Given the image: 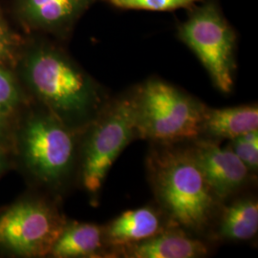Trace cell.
Instances as JSON below:
<instances>
[{"instance_id": "1", "label": "cell", "mask_w": 258, "mask_h": 258, "mask_svg": "<svg viewBox=\"0 0 258 258\" xmlns=\"http://www.w3.org/2000/svg\"><path fill=\"white\" fill-rule=\"evenodd\" d=\"M17 66L20 82L38 105L78 133L110 99L101 84L53 43H30L22 49Z\"/></svg>"}, {"instance_id": "2", "label": "cell", "mask_w": 258, "mask_h": 258, "mask_svg": "<svg viewBox=\"0 0 258 258\" xmlns=\"http://www.w3.org/2000/svg\"><path fill=\"white\" fill-rule=\"evenodd\" d=\"M151 144L147 170L157 205L178 228L208 238L223 202L205 179L188 142Z\"/></svg>"}, {"instance_id": "3", "label": "cell", "mask_w": 258, "mask_h": 258, "mask_svg": "<svg viewBox=\"0 0 258 258\" xmlns=\"http://www.w3.org/2000/svg\"><path fill=\"white\" fill-rule=\"evenodd\" d=\"M81 133L38 105L17 132V148L25 169L50 190L63 188L79 167Z\"/></svg>"}, {"instance_id": "4", "label": "cell", "mask_w": 258, "mask_h": 258, "mask_svg": "<svg viewBox=\"0 0 258 258\" xmlns=\"http://www.w3.org/2000/svg\"><path fill=\"white\" fill-rule=\"evenodd\" d=\"M138 140L134 87L109 99L81 133L78 176L93 205L111 166L129 144Z\"/></svg>"}, {"instance_id": "5", "label": "cell", "mask_w": 258, "mask_h": 258, "mask_svg": "<svg viewBox=\"0 0 258 258\" xmlns=\"http://www.w3.org/2000/svg\"><path fill=\"white\" fill-rule=\"evenodd\" d=\"M134 90L138 139L179 143L201 136L203 102L159 79H149Z\"/></svg>"}, {"instance_id": "6", "label": "cell", "mask_w": 258, "mask_h": 258, "mask_svg": "<svg viewBox=\"0 0 258 258\" xmlns=\"http://www.w3.org/2000/svg\"><path fill=\"white\" fill-rule=\"evenodd\" d=\"M178 37L198 56L214 85L225 94L232 91L236 36L215 1L195 5L178 27Z\"/></svg>"}, {"instance_id": "7", "label": "cell", "mask_w": 258, "mask_h": 258, "mask_svg": "<svg viewBox=\"0 0 258 258\" xmlns=\"http://www.w3.org/2000/svg\"><path fill=\"white\" fill-rule=\"evenodd\" d=\"M66 221L52 200H19L0 211V249L21 257L49 256Z\"/></svg>"}, {"instance_id": "8", "label": "cell", "mask_w": 258, "mask_h": 258, "mask_svg": "<svg viewBox=\"0 0 258 258\" xmlns=\"http://www.w3.org/2000/svg\"><path fill=\"white\" fill-rule=\"evenodd\" d=\"M188 145L205 179L223 203L246 192L254 183L255 175L231 148H222L219 141L199 137Z\"/></svg>"}, {"instance_id": "9", "label": "cell", "mask_w": 258, "mask_h": 258, "mask_svg": "<svg viewBox=\"0 0 258 258\" xmlns=\"http://www.w3.org/2000/svg\"><path fill=\"white\" fill-rule=\"evenodd\" d=\"M99 0H16L14 9L26 27L64 35Z\"/></svg>"}, {"instance_id": "10", "label": "cell", "mask_w": 258, "mask_h": 258, "mask_svg": "<svg viewBox=\"0 0 258 258\" xmlns=\"http://www.w3.org/2000/svg\"><path fill=\"white\" fill-rule=\"evenodd\" d=\"M103 226L111 257L117 249L177 227L157 204L123 212Z\"/></svg>"}, {"instance_id": "11", "label": "cell", "mask_w": 258, "mask_h": 258, "mask_svg": "<svg viewBox=\"0 0 258 258\" xmlns=\"http://www.w3.org/2000/svg\"><path fill=\"white\" fill-rule=\"evenodd\" d=\"M210 253L209 244L180 228H170L156 235L122 247L114 257L200 258Z\"/></svg>"}, {"instance_id": "12", "label": "cell", "mask_w": 258, "mask_h": 258, "mask_svg": "<svg viewBox=\"0 0 258 258\" xmlns=\"http://www.w3.org/2000/svg\"><path fill=\"white\" fill-rule=\"evenodd\" d=\"M257 231V198L244 192L222 204L208 238L242 242L253 239Z\"/></svg>"}, {"instance_id": "13", "label": "cell", "mask_w": 258, "mask_h": 258, "mask_svg": "<svg viewBox=\"0 0 258 258\" xmlns=\"http://www.w3.org/2000/svg\"><path fill=\"white\" fill-rule=\"evenodd\" d=\"M49 256L112 258L110 249L105 240L104 226L95 223L67 220Z\"/></svg>"}, {"instance_id": "14", "label": "cell", "mask_w": 258, "mask_h": 258, "mask_svg": "<svg viewBox=\"0 0 258 258\" xmlns=\"http://www.w3.org/2000/svg\"><path fill=\"white\" fill-rule=\"evenodd\" d=\"M258 130V106L256 103L225 108L206 106L201 136L205 138L232 140Z\"/></svg>"}, {"instance_id": "15", "label": "cell", "mask_w": 258, "mask_h": 258, "mask_svg": "<svg viewBox=\"0 0 258 258\" xmlns=\"http://www.w3.org/2000/svg\"><path fill=\"white\" fill-rule=\"evenodd\" d=\"M26 102L22 83L13 68L0 65V114L12 117Z\"/></svg>"}, {"instance_id": "16", "label": "cell", "mask_w": 258, "mask_h": 258, "mask_svg": "<svg viewBox=\"0 0 258 258\" xmlns=\"http://www.w3.org/2000/svg\"><path fill=\"white\" fill-rule=\"evenodd\" d=\"M114 7L120 9L147 11H174L191 9L202 0H107Z\"/></svg>"}, {"instance_id": "17", "label": "cell", "mask_w": 258, "mask_h": 258, "mask_svg": "<svg viewBox=\"0 0 258 258\" xmlns=\"http://www.w3.org/2000/svg\"><path fill=\"white\" fill-rule=\"evenodd\" d=\"M22 49L19 37L10 28L0 9V65L11 68L17 66Z\"/></svg>"}, {"instance_id": "18", "label": "cell", "mask_w": 258, "mask_h": 258, "mask_svg": "<svg viewBox=\"0 0 258 258\" xmlns=\"http://www.w3.org/2000/svg\"><path fill=\"white\" fill-rule=\"evenodd\" d=\"M254 175L258 171V130L231 140L228 147Z\"/></svg>"}, {"instance_id": "19", "label": "cell", "mask_w": 258, "mask_h": 258, "mask_svg": "<svg viewBox=\"0 0 258 258\" xmlns=\"http://www.w3.org/2000/svg\"><path fill=\"white\" fill-rule=\"evenodd\" d=\"M11 117L0 114V148H8V142L12 140Z\"/></svg>"}, {"instance_id": "20", "label": "cell", "mask_w": 258, "mask_h": 258, "mask_svg": "<svg viewBox=\"0 0 258 258\" xmlns=\"http://www.w3.org/2000/svg\"><path fill=\"white\" fill-rule=\"evenodd\" d=\"M10 165H11V160H10L8 149L0 148V176L9 169Z\"/></svg>"}]
</instances>
